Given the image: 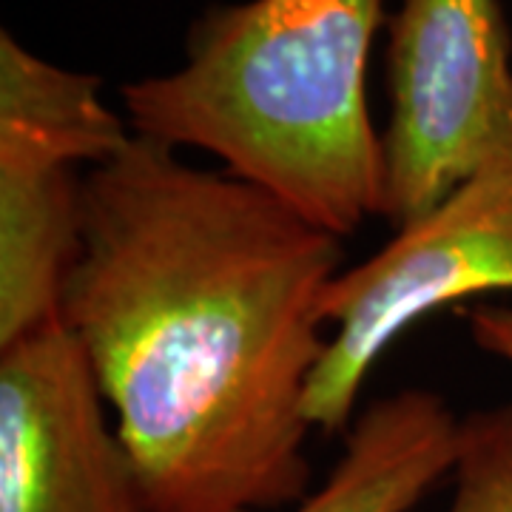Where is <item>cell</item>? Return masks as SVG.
<instances>
[{"instance_id": "9", "label": "cell", "mask_w": 512, "mask_h": 512, "mask_svg": "<svg viewBox=\"0 0 512 512\" xmlns=\"http://www.w3.org/2000/svg\"><path fill=\"white\" fill-rule=\"evenodd\" d=\"M467 330L478 348L512 367V308L510 305H473L464 311Z\"/></svg>"}, {"instance_id": "3", "label": "cell", "mask_w": 512, "mask_h": 512, "mask_svg": "<svg viewBox=\"0 0 512 512\" xmlns=\"http://www.w3.org/2000/svg\"><path fill=\"white\" fill-rule=\"evenodd\" d=\"M100 83L0 32V350L63 325L80 254L77 168L106 163L131 137Z\"/></svg>"}, {"instance_id": "8", "label": "cell", "mask_w": 512, "mask_h": 512, "mask_svg": "<svg viewBox=\"0 0 512 512\" xmlns=\"http://www.w3.org/2000/svg\"><path fill=\"white\" fill-rule=\"evenodd\" d=\"M447 512H512V404L461 419Z\"/></svg>"}, {"instance_id": "6", "label": "cell", "mask_w": 512, "mask_h": 512, "mask_svg": "<svg viewBox=\"0 0 512 512\" xmlns=\"http://www.w3.org/2000/svg\"><path fill=\"white\" fill-rule=\"evenodd\" d=\"M66 325L0 350V512H148Z\"/></svg>"}, {"instance_id": "5", "label": "cell", "mask_w": 512, "mask_h": 512, "mask_svg": "<svg viewBox=\"0 0 512 512\" xmlns=\"http://www.w3.org/2000/svg\"><path fill=\"white\" fill-rule=\"evenodd\" d=\"M382 217L433 211L512 148V35L498 0H404L387 46Z\"/></svg>"}, {"instance_id": "2", "label": "cell", "mask_w": 512, "mask_h": 512, "mask_svg": "<svg viewBox=\"0 0 512 512\" xmlns=\"http://www.w3.org/2000/svg\"><path fill=\"white\" fill-rule=\"evenodd\" d=\"M384 0H248L191 23L185 63L123 89L134 134L200 148L225 171L350 237L382 217L384 151L367 57Z\"/></svg>"}, {"instance_id": "1", "label": "cell", "mask_w": 512, "mask_h": 512, "mask_svg": "<svg viewBox=\"0 0 512 512\" xmlns=\"http://www.w3.org/2000/svg\"><path fill=\"white\" fill-rule=\"evenodd\" d=\"M63 325L114 413L148 512L308 498V387L342 239L131 131L83 174Z\"/></svg>"}, {"instance_id": "7", "label": "cell", "mask_w": 512, "mask_h": 512, "mask_svg": "<svg viewBox=\"0 0 512 512\" xmlns=\"http://www.w3.org/2000/svg\"><path fill=\"white\" fill-rule=\"evenodd\" d=\"M458 430L461 419L439 393H390L353 419L328 481L293 512H413L453 478Z\"/></svg>"}, {"instance_id": "4", "label": "cell", "mask_w": 512, "mask_h": 512, "mask_svg": "<svg viewBox=\"0 0 512 512\" xmlns=\"http://www.w3.org/2000/svg\"><path fill=\"white\" fill-rule=\"evenodd\" d=\"M493 291H512V148L330 282L322 319L336 333L308 387L313 430L348 433L370 370L404 330Z\"/></svg>"}]
</instances>
